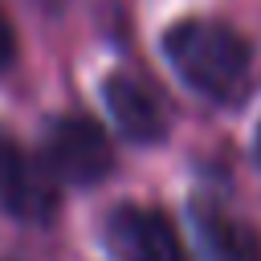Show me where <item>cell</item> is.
Returning a JSON list of instances; mask_svg holds the SVG:
<instances>
[{
	"mask_svg": "<svg viewBox=\"0 0 261 261\" xmlns=\"http://www.w3.org/2000/svg\"><path fill=\"white\" fill-rule=\"evenodd\" d=\"M163 57L192 90L212 102H237L249 86V41L220 20H175L163 33Z\"/></svg>",
	"mask_w": 261,
	"mask_h": 261,
	"instance_id": "obj_1",
	"label": "cell"
},
{
	"mask_svg": "<svg viewBox=\"0 0 261 261\" xmlns=\"http://www.w3.org/2000/svg\"><path fill=\"white\" fill-rule=\"evenodd\" d=\"M110 163H114L110 139L94 118L61 114V118L49 122V130H45V163H41L49 171V179H61V184H73V188H90V184L110 175Z\"/></svg>",
	"mask_w": 261,
	"mask_h": 261,
	"instance_id": "obj_2",
	"label": "cell"
},
{
	"mask_svg": "<svg viewBox=\"0 0 261 261\" xmlns=\"http://www.w3.org/2000/svg\"><path fill=\"white\" fill-rule=\"evenodd\" d=\"M102 245L114 261H184L175 224L147 204H118L102 220Z\"/></svg>",
	"mask_w": 261,
	"mask_h": 261,
	"instance_id": "obj_3",
	"label": "cell"
},
{
	"mask_svg": "<svg viewBox=\"0 0 261 261\" xmlns=\"http://www.w3.org/2000/svg\"><path fill=\"white\" fill-rule=\"evenodd\" d=\"M0 204L20 220H49L53 216V179L29 151L0 126Z\"/></svg>",
	"mask_w": 261,
	"mask_h": 261,
	"instance_id": "obj_4",
	"label": "cell"
},
{
	"mask_svg": "<svg viewBox=\"0 0 261 261\" xmlns=\"http://www.w3.org/2000/svg\"><path fill=\"white\" fill-rule=\"evenodd\" d=\"M102 98H106V110L110 118L118 122V130L130 139V143H159L167 135V114L155 98V90L135 77V73H106L102 77Z\"/></svg>",
	"mask_w": 261,
	"mask_h": 261,
	"instance_id": "obj_5",
	"label": "cell"
},
{
	"mask_svg": "<svg viewBox=\"0 0 261 261\" xmlns=\"http://www.w3.org/2000/svg\"><path fill=\"white\" fill-rule=\"evenodd\" d=\"M196 245L204 261H261L257 228L216 200H192Z\"/></svg>",
	"mask_w": 261,
	"mask_h": 261,
	"instance_id": "obj_6",
	"label": "cell"
},
{
	"mask_svg": "<svg viewBox=\"0 0 261 261\" xmlns=\"http://www.w3.org/2000/svg\"><path fill=\"white\" fill-rule=\"evenodd\" d=\"M16 61V33H12V20L0 12V73Z\"/></svg>",
	"mask_w": 261,
	"mask_h": 261,
	"instance_id": "obj_7",
	"label": "cell"
},
{
	"mask_svg": "<svg viewBox=\"0 0 261 261\" xmlns=\"http://www.w3.org/2000/svg\"><path fill=\"white\" fill-rule=\"evenodd\" d=\"M257 155H261V126H257Z\"/></svg>",
	"mask_w": 261,
	"mask_h": 261,
	"instance_id": "obj_8",
	"label": "cell"
}]
</instances>
